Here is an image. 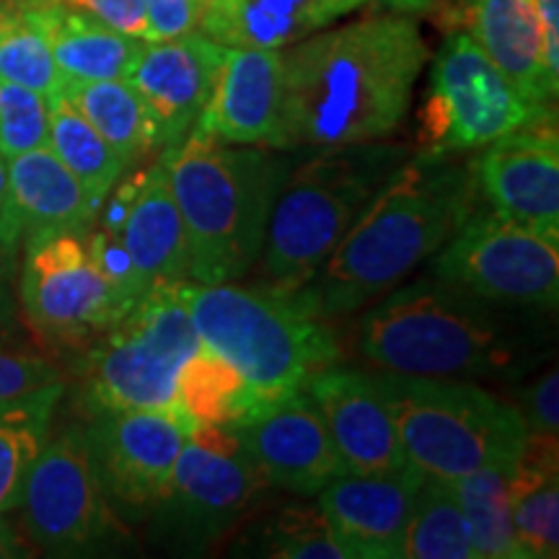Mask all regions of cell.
I'll use <instances>...</instances> for the list:
<instances>
[{
	"label": "cell",
	"mask_w": 559,
	"mask_h": 559,
	"mask_svg": "<svg viewBox=\"0 0 559 559\" xmlns=\"http://www.w3.org/2000/svg\"><path fill=\"white\" fill-rule=\"evenodd\" d=\"M428 58L417 16L394 11L332 24L285 47L270 148L321 151L396 135Z\"/></svg>",
	"instance_id": "1"
},
{
	"label": "cell",
	"mask_w": 559,
	"mask_h": 559,
	"mask_svg": "<svg viewBox=\"0 0 559 559\" xmlns=\"http://www.w3.org/2000/svg\"><path fill=\"white\" fill-rule=\"evenodd\" d=\"M479 207L472 160L415 153L298 296L326 321L366 309L428 262Z\"/></svg>",
	"instance_id": "2"
},
{
	"label": "cell",
	"mask_w": 559,
	"mask_h": 559,
	"mask_svg": "<svg viewBox=\"0 0 559 559\" xmlns=\"http://www.w3.org/2000/svg\"><path fill=\"white\" fill-rule=\"evenodd\" d=\"M526 309L481 300L430 272L362 311L358 353L376 370L425 379H506L531 366Z\"/></svg>",
	"instance_id": "3"
},
{
	"label": "cell",
	"mask_w": 559,
	"mask_h": 559,
	"mask_svg": "<svg viewBox=\"0 0 559 559\" xmlns=\"http://www.w3.org/2000/svg\"><path fill=\"white\" fill-rule=\"evenodd\" d=\"M164 160L190 249V283H234L257 267L293 160L260 145H226L192 130Z\"/></svg>",
	"instance_id": "4"
},
{
	"label": "cell",
	"mask_w": 559,
	"mask_h": 559,
	"mask_svg": "<svg viewBox=\"0 0 559 559\" xmlns=\"http://www.w3.org/2000/svg\"><path fill=\"white\" fill-rule=\"evenodd\" d=\"M409 153L402 143L376 140L321 148L300 160L272 207L257 262L260 285L277 293L306 288Z\"/></svg>",
	"instance_id": "5"
},
{
	"label": "cell",
	"mask_w": 559,
	"mask_h": 559,
	"mask_svg": "<svg viewBox=\"0 0 559 559\" xmlns=\"http://www.w3.org/2000/svg\"><path fill=\"white\" fill-rule=\"evenodd\" d=\"M200 345L228 360L257 400L306 386L319 370L337 366L342 347L330 321L298 293L264 285L181 283Z\"/></svg>",
	"instance_id": "6"
},
{
	"label": "cell",
	"mask_w": 559,
	"mask_h": 559,
	"mask_svg": "<svg viewBox=\"0 0 559 559\" xmlns=\"http://www.w3.org/2000/svg\"><path fill=\"white\" fill-rule=\"evenodd\" d=\"M409 466L453 481L495 461H519L528 430L515 404L474 381L373 370Z\"/></svg>",
	"instance_id": "7"
},
{
	"label": "cell",
	"mask_w": 559,
	"mask_h": 559,
	"mask_svg": "<svg viewBox=\"0 0 559 559\" xmlns=\"http://www.w3.org/2000/svg\"><path fill=\"white\" fill-rule=\"evenodd\" d=\"M200 349L181 283L156 285L102 337L83 347L75 366L83 415L177 407L185 362Z\"/></svg>",
	"instance_id": "8"
},
{
	"label": "cell",
	"mask_w": 559,
	"mask_h": 559,
	"mask_svg": "<svg viewBox=\"0 0 559 559\" xmlns=\"http://www.w3.org/2000/svg\"><path fill=\"white\" fill-rule=\"evenodd\" d=\"M267 481L226 425H194L145 526L151 549L200 557L239 528Z\"/></svg>",
	"instance_id": "9"
},
{
	"label": "cell",
	"mask_w": 559,
	"mask_h": 559,
	"mask_svg": "<svg viewBox=\"0 0 559 559\" xmlns=\"http://www.w3.org/2000/svg\"><path fill=\"white\" fill-rule=\"evenodd\" d=\"M16 298L29 330L58 349H83L132 309L91 254L88 230H41L21 241Z\"/></svg>",
	"instance_id": "10"
},
{
	"label": "cell",
	"mask_w": 559,
	"mask_h": 559,
	"mask_svg": "<svg viewBox=\"0 0 559 559\" xmlns=\"http://www.w3.org/2000/svg\"><path fill=\"white\" fill-rule=\"evenodd\" d=\"M13 510L26 542L52 557L109 555L130 542V526L109 506L91 464L83 425L50 436Z\"/></svg>",
	"instance_id": "11"
},
{
	"label": "cell",
	"mask_w": 559,
	"mask_h": 559,
	"mask_svg": "<svg viewBox=\"0 0 559 559\" xmlns=\"http://www.w3.org/2000/svg\"><path fill=\"white\" fill-rule=\"evenodd\" d=\"M534 107L464 29H449L419 107V156H469L523 128Z\"/></svg>",
	"instance_id": "12"
},
{
	"label": "cell",
	"mask_w": 559,
	"mask_h": 559,
	"mask_svg": "<svg viewBox=\"0 0 559 559\" xmlns=\"http://www.w3.org/2000/svg\"><path fill=\"white\" fill-rule=\"evenodd\" d=\"M430 272L481 300L549 313L559 298V239L479 207L430 257Z\"/></svg>",
	"instance_id": "13"
},
{
	"label": "cell",
	"mask_w": 559,
	"mask_h": 559,
	"mask_svg": "<svg viewBox=\"0 0 559 559\" xmlns=\"http://www.w3.org/2000/svg\"><path fill=\"white\" fill-rule=\"evenodd\" d=\"M194 419L179 407L120 409L88 415L83 423L99 485L115 513L140 526L177 464Z\"/></svg>",
	"instance_id": "14"
},
{
	"label": "cell",
	"mask_w": 559,
	"mask_h": 559,
	"mask_svg": "<svg viewBox=\"0 0 559 559\" xmlns=\"http://www.w3.org/2000/svg\"><path fill=\"white\" fill-rule=\"evenodd\" d=\"M91 228L124 251L140 298L156 285L190 283L185 223L160 156L117 181Z\"/></svg>",
	"instance_id": "15"
},
{
	"label": "cell",
	"mask_w": 559,
	"mask_h": 559,
	"mask_svg": "<svg viewBox=\"0 0 559 559\" xmlns=\"http://www.w3.org/2000/svg\"><path fill=\"white\" fill-rule=\"evenodd\" d=\"M226 428L267 487L317 498L326 481L345 472L324 419L304 389L260 400Z\"/></svg>",
	"instance_id": "16"
},
{
	"label": "cell",
	"mask_w": 559,
	"mask_h": 559,
	"mask_svg": "<svg viewBox=\"0 0 559 559\" xmlns=\"http://www.w3.org/2000/svg\"><path fill=\"white\" fill-rule=\"evenodd\" d=\"M472 160L489 213L559 239V132L555 109H544Z\"/></svg>",
	"instance_id": "17"
},
{
	"label": "cell",
	"mask_w": 559,
	"mask_h": 559,
	"mask_svg": "<svg viewBox=\"0 0 559 559\" xmlns=\"http://www.w3.org/2000/svg\"><path fill=\"white\" fill-rule=\"evenodd\" d=\"M304 391L324 419L342 469L353 474L415 472L404 456L373 370L330 366L311 376Z\"/></svg>",
	"instance_id": "18"
},
{
	"label": "cell",
	"mask_w": 559,
	"mask_h": 559,
	"mask_svg": "<svg viewBox=\"0 0 559 559\" xmlns=\"http://www.w3.org/2000/svg\"><path fill=\"white\" fill-rule=\"evenodd\" d=\"M226 47L202 32L177 39L145 41L128 81L156 124L158 151L179 145L198 124L213 94Z\"/></svg>",
	"instance_id": "19"
},
{
	"label": "cell",
	"mask_w": 559,
	"mask_h": 559,
	"mask_svg": "<svg viewBox=\"0 0 559 559\" xmlns=\"http://www.w3.org/2000/svg\"><path fill=\"white\" fill-rule=\"evenodd\" d=\"M419 472H342L319 489V510L349 559H404V534Z\"/></svg>",
	"instance_id": "20"
},
{
	"label": "cell",
	"mask_w": 559,
	"mask_h": 559,
	"mask_svg": "<svg viewBox=\"0 0 559 559\" xmlns=\"http://www.w3.org/2000/svg\"><path fill=\"white\" fill-rule=\"evenodd\" d=\"M283 50L226 47L194 130L226 145L270 148L283 104Z\"/></svg>",
	"instance_id": "21"
},
{
	"label": "cell",
	"mask_w": 559,
	"mask_h": 559,
	"mask_svg": "<svg viewBox=\"0 0 559 559\" xmlns=\"http://www.w3.org/2000/svg\"><path fill=\"white\" fill-rule=\"evenodd\" d=\"M440 21L464 29L534 107L557 99L544 66L542 19L536 0H459Z\"/></svg>",
	"instance_id": "22"
},
{
	"label": "cell",
	"mask_w": 559,
	"mask_h": 559,
	"mask_svg": "<svg viewBox=\"0 0 559 559\" xmlns=\"http://www.w3.org/2000/svg\"><path fill=\"white\" fill-rule=\"evenodd\" d=\"M99 207L50 148L9 158L0 234L13 247L21 249V241L41 230H91Z\"/></svg>",
	"instance_id": "23"
},
{
	"label": "cell",
	"mask_w": 559,
	"mask_h": 559,
	"mask_svg": "<svg viewBox=\"0 0 559 559\" xmlns=\"http://www.w3.org/2000/svg\"><path fill=\"white\" fill-rule=\"evenodd\" d=\"M376 0H205L200 32L223 47L285 50Z\"/></svg>",
	"instance_id": "24"
},
{
	"label": "cell",
	"mask_w": 559,
	"mask_h": 559,
	"mask_svg": "<svg viewBox=\"0 0 559 559\" xmlns=\"http://www.w3.org/2000/svg\"><path fill=\"white\" fill-rule=\"evenodd\" d=\"M66 81L128 79L145 41L111 29L60 0H29Z\"/></svg>",
	"instance_id": "25"
},
{
	"label": "cell",
	"mask_w": 559,
	"mask_h": 559,
	"mask_svg": "<svg viewBox=\"0 0 559 559\" xmlns=\"http://www.w3.org/2000/svg\"><path fill=\"white\" fill-rule=\"evenodd\" d=\"M62 96L130 166L160 153L148 107L128 79L66 81Z\"/></svg>",
	"instance_id": "26"
},
{
	"label": "cell",
	"mask_w": 559,
	"mask_h": 559,
	"mask_svg": "<svg viewBox=\"0 0 559 559\" xmlns=\"http://www.w3.org/2000/svg\"><path fill=\"white\" fill-rule=\"evenodd\" d=\"M521 459L495 461L453 479L459 506L469 521L477 559H523L513 531V498Z\"/></svg>",
	"instance_id": "27"
},
{
	"label": "cell",
	"mask_w": 559,
	"mask_h": 559,
	"mask_svg": "<svg viewBox=\"0 0 559 559\" xmlns=\"http://www.w3.org/2000/svg\"><path fill=\"white\" fill-rule=\"evenodd\" d=\"M62 396L66 381L0 402V513L16 508L34 459L52 436L55 412Z\"/></svg>",
	"instance_id": "28"
},
{
	"label": "cell",
	"mask_w": 559,
	"mask_h": 559,
	"mask_svg": "<svg viewBox=\"0 0 559 559\" xmlns=\"http://www.w3.org/2000/svg\"><path fill=\"white\" fill-rule=\"evenodd\" d=\"M50 151L99 205L115 190L117 181L132 169L62 96V91L50 96Z\"/></svg>",
	"instance_id": "29"
},
{
	"label": "cell",
	"mask_w": 559,
	"mask_h": 559,
	"mask_svg": "<svg viewBox=\"0 0 559 559\" xmlns=\"http://www.w3.org/2000/svg\"><path fill=\"white\" fill-rule=\"evenodd\" d=\"M404 559H477L472 528L451 481L423 477L404 534Z\"/></svg>",
	"instance_id": "30"
},
{
	"label": "cell",
	"mask_w": 559,
	"mask_h": 559,
	"mask_svg": "<svg viewBox=\"0 0 559 559\" xmlns=\"http://www.w3.org/2000/svg\"><path fill=\"white\" fill-rule=\"evenodd\" d=\"M260 402L243 376L200 345L185 362L177 383V404L205 425H230Z\"/></svg>",
	"instance_id": "31"
},
{
	"label": "cell",
	"mask_w": 559,
	"mask_h": 559,
	"mask_svg": "<svg viewBox=\"0 0 559 559\" xmlns=\"http://www.w3.org/2000/svg\"><path fill=\"white\" fill-rule=\"evenodd\" d=\"M0 79L39 91L47 99L66 86V79L52 58L50 41L29 0H16V3L9 0L0 16Z\"/></svg>",
	"instance_id": "32"
},
{
	"label": "cell",
	"mask_w": 559,
	"mask_h": 559,
	"mask_svg": "<svg viewBox=\"0 0 559 559\" xmlns=\"http://www.w3.org/2000/svg\"><path fill=\"white\" fill-rule=\"evenodd\" d=\"M251 555L280 559H349L319 506H290L272 513L249 542Z\"/></svg>",
	"instance_id": "33"
},
{
	"label": "cell",
	"mask_w": 559,
	"mask_h": 559,
	"mask_svg": "<svg viewBox=\"0 0 559 559\" xmlns=\"http://www.w3.org/2000/svg\"><path fill=\"white\" fill-rule=\"evenodd\" d=\"M50 148V99L0 79V156Z\"/></svg>",
	"instance_id": "34"
},
{
	"label": "cell",
	"mask_w": 559,
	"mask_h": 559,
	"mask_svg": "<svg viewBox=\"0 0 559 559\" xmlns=\"http://www.w3.org/2000/svg\"><path fill=\"white\" fill-rule=\"evenodd\" d=\"M62 381L66 373L41 349L26 345L24 340L0 345V402L19 400Z\"/></svg>",
	"instance_id": "35"
},
{
	"label": "cell",
	"mask_w": 559,
	"mask_h": 559,
	"mask_svg": "<svg viewBox=\"0 0 559 559\" xmlns=\"http://www.w3.org/2000/svg\"><path fill=\"white\" fill-rule=\"evenodd\" d=\"M526 425L528 438L557 440L559 436V373L557 366L544 370L519 394L515 404Z\"/></svg>",
	"instance_id": "36"
},
{
	"label": "cell",
	"mask_w": 559,
	"mask_h": 559,
	"mask_svg": "<svg viewBox=\"0 0 559 559\" xmlns=\"http://www.w3.org/2000/svg\"><path fill=\"white\" fill-rule=\"evenodd\" d=\"M148 16V41L177 39L200 32L205 0H143Z\"/></svg>",
	"instance_id": "37"
},
{
	"label": "cell",
	"mask_w": 559,
	"mask_h": 559,
	"mask_svg": "<svg viewBox=\"0 0 559 559\" xmlns=\"http://www.w3.org/2000/svg\"><path fill=\"white\" fill-rule=\"evenodd\" d=\"M60 3L88 13L128 37L148 41V16L143 0H60Z\"/></svg>",
	"instance_id": "38"
},
{
	"label": "cell",
	"mask_w": 559,
	"mask_h": 559,
	"mask_svg": "<svg viewBox=\"0 0 559 559\" xmlns=\"http://www.w3.org/2000/svg\"><path fill=\"white\" fill-rule=\"evenodd\" d=\"M19 247L0 234V345L21 342V311L16 298Z\"/></svg>",
	"instance_id": "39"
},
{
	"label": "cell",
	"mask_w": 559,
	"mask_h": 559,
	"mask_svg": "<svg viewBox=\"0 0 559 559\" xmlns=\"http://www.w3.org/2000/svg\"><path fill=\"white\" fill-rule=\"evenodd\" d=\"M386 11L407 13V16H443L459 0H376Z\"/></svg>",
	"instance_id": "40"
},
{
	"label": "cell",
	"mask_w": 559,
	"mask_h": 559,
	"mask_svg": "<svg viewBox=\"0 0 559 559\" xmlns=\"http://www.w3.org/2000/svg\"><path fill=\"white\" fill-rule=\"evenodd\" d=\"M32 555V544L9 521V513H0V559H21Z\"/></svg>",
	"instance_id": "41"
},
{
	"label": "cell",
	"mask_w": 559,
	"mask_h": 559,
	"mask_svg": "<svg viewBox=\"0 0 559 559\" xmlns=\"http://www.w3.org/2000/svg\"><path fill=\"white\" fill-rule=\"evenodd\" d=\"M5 190H9V160L0 156V210L5 202Z\"/></svg>",
	"instance_id": "42"
},
{
	"label": "cell",
	"mask_w": 559,
	"mask_h": 559,
	"mask_svg": "<svg viewBox=\"0 0 559 559\" xmlns=\"http://www.w3.org/2000/svg\"><path fill=\"white\" fill-rule=\"evenodd\" d=\"M5 5H9V0H0V16H3V11H5Z\"/></svg>",
	"instance_id": "43"
}]
</instances>
